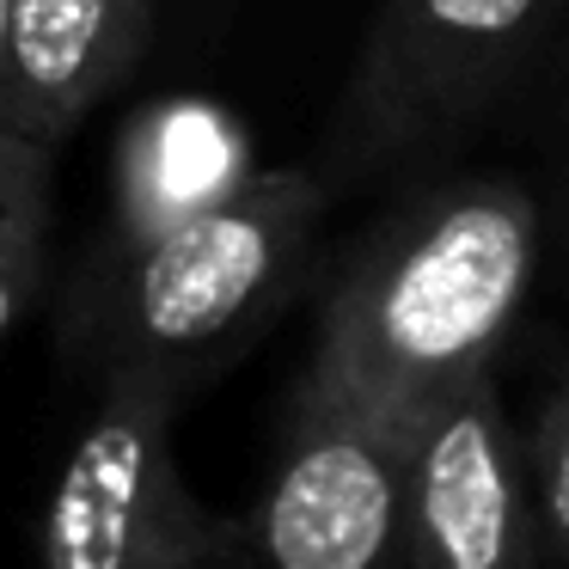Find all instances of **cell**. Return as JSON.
I'll list each match as a JSON object with an SVG mask.
<instances>
[{
    "label": "cell",
    "instance_id": "cell-2",
    "mask_svg": "<svg viewBox=\"0 0 569 569\" xmlns=\"http://www.w3.org/2000/svg\"><path fill=\"white\" fill-rule=\"evenodd\" d=\"M319 214L325 184L282 166L246 172L209 209L117 246L80 325L99 373H136L184 398L295 295Z\"/></svg>",
    "mask_w": 569,
    "mask_h": 569
},
{
    "label": "cell",
    "instance_id": "cell-5",
    "mask_svg": "<svg viewBox=\"0 0 569 569\" xmlns=\"http://www.w3.org/2000/svg\"><path fill=\"white\" fill-rule=\"evenodd\" d=\"M405 441L300 386L276 471L239 520L251 569H405Z\"/></svg>",
    "mask_w": 569,
    "mask_h": 569
},
{
    "label": "cell",
    "instance_id": "cell-1",
    "mask_svg": "<svg viewBox=\"0 0 569 569\" xmlns=\"http://www.w3.org/2000/svg\"><path fill=\"white\" fill-rule=\"evenodd\" d=\"M545 214L508 178H459L392 209L343 263L307 386L410 435L483 380L539 282Z\"/></svg>",
    "mask_w": 569,
    "mask_h": 569
},
{
    "label": "cell",
    "instance_id": "cell-12",
    "mask_svg": "<svg viewBox=\"0 0 569 569\" xmlns=\"http://www.w3.org/2000/svg\"><path fill=\"white\" fill-rule=\"evenodd\" d=\"M0 19H7V0H0Z\"/></svg>",
    "mask_w": 569,
    "mask_h": 569
},
{
    "label": "cell",
    "instance_id": "cell-10",
    "mask_svg": "<svg viewBox=\"0 0 569 569\" xmlns=\"http://www.w3.org/2000/svg\"><path fill=\"white\" fill-rule=\"evenodd\" d=\"M527 478H532V515H539V551H551L569 569V368L557 392L545 398L527 441Z\"/></svg>",
    "mask_w": 569,
    "mask_h": 569
},
{
    "label": "cell",
    "instance_id": "cell-11",
    "mask_svg": "<svg viewBox=\"0 0 569 569\" xmlns=\"http://www.w3.org/2000/svg\"><path fill=\"white\" fill-rule=\"evenodd\" d=\"M209 569H251V551H246V539H239L233 551L221 557V563H209Z\"/></svg>",
    "mask_w": 569,
    "mask_h": 569
},
{
    "label": "cell",
    "instance_id": "cell-7",
    "mask_svg": "<svg viewBox=\"0 0 569 569\" xmlns=\"http://www.w3.org/2000/svg\"><path fill=\"white\" fill-rule=\"evenodd\" d=\"M153 0H7L0 19V129L56 141L141 62Z\"/></svg>",
    "mask_w": 569,
    "mask_h": 569
},
{
    "label": "cell",
    "instance_id": "cell-6",
    "mask_svg": "<svg viewBox=\"0 0 569 569\" xmlns=\"http://www.w3.org/2000/svg\"><path fill=\"white\" fill-rule=\"evenodd\" d=\"M405 569H539L527 441L490 373L405 441Z\"/></svg>",
    "mask_w": 569,
    "mask_h": 569
},
{
    "label": "cell",
    "instance_id": "cell-8",
    "mask_svg": "<svg viewBox=\"0 0 569 569\" xmlns=\"http://www.w3.org/2000/svg\"><path fill=\"white\" fill-rule=\"evenodd\" d=\"M246 172V141L227 111L197 99L141 111L117 153V246H136V239L209 209Z\"/></svg>",
    "mask_w": 569,
    "mask_h": 569
},
{
    "label": "cell",
    "instance_id": "cell-4",
    "mask_svg": "<svg viewBox=\"0 0 569 569\" xmlns=\"http://www.w3.org/2000/svg\"><path fill=\"white\" fill-rule=\"evenodd\" d=\"M551 0H380L331 117L325 166L368 178L466 129L515 80Z\"/></svg>",
    "mask_w": 569,
    "mask_h": 569
},
{
    "label": "cell",
    "instance_id": "cell-9",
    "mask_svg": "<svg viewBox=\"0 0 569 569\" xmlns=\"http://www.w3.org/2000/svg\"><path fill=\"white\" fill-rule=\"evenodd\" d=\"M50 160L56 148L0 129V337L19 325L43 282L50 239Z\"/></svg>",
    "mask_w": 569,
    "mask_h": 569
},
{
    "label": "cell",
    "instance_id": "cell-3",
    "mask_svg": "<svg viewBox=\"0 0 569 569\" xmlns=\"http://www.w3.org/2000/svg\"><path fill=\"white\" fill-rule=\"evenodd\" d=\"M99 410L43 502L38 569H209L246 532L178 466V398L136 373H99Z\"/></svg>",
    "mask_w": 569,
    "mask_h": 569
}]
</instances>
